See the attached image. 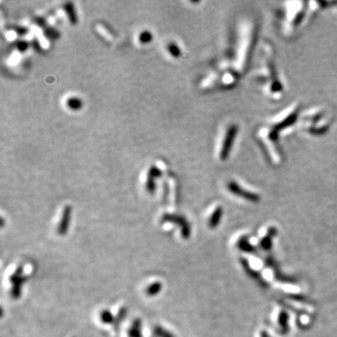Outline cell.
Returning <instances> with one entry per match:
<instances>
[{
    "label": "cell",
    "mask_w": 337,
    "mask_h": 337,
    "mask_svg": "<svg viewBox=\"0 0 337 337\" xmlns=\"http://www.w3.org/2000/svg\"><path fill=\"white\" fill-rule=\"evenodd\" d=\"M67 104L71 110H79L82 107V101L77 97H71L67 100Z\"/></svg>",
    "instance_id": "cell-7"
},
{
    "label": "cell",
    "mask_w": 337,
    "mask_h": 337,
    "mask_svg": "<svg viewBox=\"0 0 337 337\" xmlns=\"http://www.w3.org/2000/svg\"><path fill=\"white\" fill-rule=\"evenodd\" d=\"M19 47L21 49H23V50L27 48V43H26V42H20Z\"/></svg>",
    "instance_id": "cell-13"
},
{
    "label": "cell",
    "mask_w": 337,
    "mask_h": 337,
    "mask_svg": "<svg viewBox=\"0 0 337 337\" xmlns=\"http://www.w3.org/2000/svg\"><path fill=\"white\" fill-rule=\"evenodd\" d=\"M139 39L142 43H148L149 41L152 40V34L148 31H144L143 33H141Z\"/></svg>",
    "instance_id": "cell-11"
},
{
    "label": "cell",
    "mask_w": 337,
    "mask_h": 337,
    "mask_svg": "<svg viewBox=\"0 0 337 337\" xmlns=\"http://www.w3.org/2000/svg\"><path fill=\"white\" fill-rule=\"evenodd\" d=\"M66 10H67V14H68V16H69V20H70V22H71L73 25H74V24H76V22H77V19H76V15H75V13H74L73 7H72V5H71L70 3H68V4L66 5Z\"/></svg>",
    "instance_id": "cell-10"
},
{
    "label": "cell",
    "mask_w": 337,
    "mask_h": 337,
    "mask_svg": "<svg viewBox=\"0 0 337 337\" xmlns=\"http://www.w3.org/2000/svg\"><path fill=\"white\" fill-rule=\"evenodd\" d=\"M238 131L239 127L235 124H231L227 126L226 131L224 132L222 138L221 145L218 153V157L221 161H225L226 159H228L229 155L231 154V149L233 148L235 140L237 138Z\"/></svg>",
    "instance_id": "cell-3"
},
{
    "label": "cell",
    "mask_w": 337,
    "mask_h": 337,
    "mask_svg": "<svg viewBox=\"0 0 337 337\" xmlns=\"http://www.w3.org/2000/svg\"><path fill=\"white\" fill-rule=\"evenodd\" d=\"M101 319H102V321H103L104 323H111V321H112V319H113V317H112V315H111L110 312H108V311H103L102 314H101Z\"/></svg>",
    "instance_id": "cell-12"
},
{
    "label": "cell",
    "mask_w": 337,
    "mask_h": 337,
    "mask_svg": "<svg viewBox=\"0 0 337 337\" xmlns=\"http://www.w3.org/2000/svg\"><path fill=\"white\" fill-rule=\"evenodd\" d=\"M289 4L291 7H287L286 11L284 12V14L286 15V18H284V22L287 23L289 29H297L303 24V21L306 17V9L304 7L305 3L289 2Z\"/></svg>",
    "instance_id": "cell-2"
},
{
    "label": "cell",
    "mask_w": 337,
    "mask_h": 337,
    "mask_svg": "<svg viewBox=\"0 0 337 337\" xmlns=\"http://www.w3.org/2000/svg\"><path fill=\"white\" fill-rule=\"evenodd\" d=\"M222 208L221 207H217L214 212L213 213L212 216L210 218V221H209V227L210 228H215L218 223L220 221L222 216Z\"/></svg>",
    "instance_id": "cell-6"
},
{
    "label": "cell",
    "mask_w": 337,
    "mask_h": 337,
    "mask_svg": "<svg viewBox=\"0 0 337 337\" xmlns=\"http://www.w3.org/2000/svg\"><path fill=\"white\" fill-rule=\"evenodd\" d=\"M263 337H267V336H266V335H265V334H263Z\"/></svg>",
    "instance_id": "cell-14"
},
{
    "label": "cell",
    "mask_w": 337,
    "mask_h": 337,
    "mask_svg": "<svg viewBox=\"0 0 337 337\" xmlns=\"http://www.w3.org/2000/svg\"><path fill=\"white\" fill-rule=\"evenodd\" d=\"M70 213H71L70 207L66 206L64 209V213H63V218H62V221H61L59 230H58L60 234H64L65 231H67L68 222H69V218H70Z\"/></svg>",
    "instance_id": "cell-5"
},
{
    "label": "cell",
    "mask_w": 337,
    "mask_h": 337,
    "mask_svg": "<svg viewBox=\"0 0 337 337\" xmlns=\"http://www.w3.org/2000/svg\"><path fill=\"white\" fill-rule=\"evenodd\" d=\"M161 284L159 282L157 283H154L152 286H150L148 289H146V293L150 296H153V295H155L159 292V290L161 289Z\"/></svg>",
    "instance_id": "cell-8"
},
{
    "label": "cell",
    "mask_w": 337,
    "mask_h": 337,
    "mask_svg": "<svg viewBox=\"0 0 337 337\" xmlns=\"http://www.w3.org/2000/svg\"><path fill=\"white\" fill-rule=\"evenodd\" d=\"M332 117L323 108H316L310 111L303 118V127L310 134H322L329 129Z\"/></svg>",
    "instance_id": "cell-1"
},
{
    "label": "cell",
    "mask_w": 337,
    "mask_h": 337,
    "mask_svg": "<svg viewBox=\"0 0 337 337\" xmlns=\"http://www.w3.org/2000/svg\"><path fill=\"white\" fill-rule=\"evenodd\" d=\"M227 188L231 194H233L236 197H240L242 199H245L252 202H257L260 201V197L258 194L244 188V186H242L240 184L234 180L228 183Z\"/></svg>",
    "instance_id": "cell-4"
},
{
    "label": "cell",
    "mask_w": 337,
    "mask_h": 337,
    "mask_svg": "<svg viewBox=\"0 0 337 337\" xmlns=\"http://www.w3.org/2000/svg\"><path fill=\"white\" fill-rule=\"evenodd\" d=\"M168 50H169L170 54H171L173 57H174V58H178V57H180V55H181V50L179 49V47H178L174 42L169 43V45H168Z\"/></svg>",
    "instance_id": "cell-9"
}]
</instances>
